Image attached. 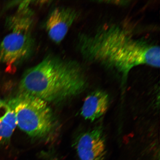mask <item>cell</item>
Returning a JSON list of instances; mask_svg holds the SVG:
<instances>
[{
	"instance_id": "obj_9",
	"label": "cell",
	"mask_w": 160,
	"mask_h": 160,
	"mask_svg": "<svg viewBox=\"0 0 160 160\" xmlns=\"http://www.w3.org/2000/svg\"><path fill=\"white\" fill-rule=\"evenodd\" d=\"M100 2H104L105 3L118 4L119 5H125L127 4L129 1H100Z\"/></svg>"
},
{
	"instance_id": "obj_10",
	"label": "cell",
	"mask_w": 160,
	"mask_h": 160,
	"mask_svg": "<svg viewBox=\"0 0 160 160\" xmlns=\"http://www.w3.org/2000/svg\"><path fill=\"white\" fill-rule=\"evenodd\" d=\"M47 160H59L57 158L55 157H50Z\"/></svg>"
},
{
	"instance_id": "obj_6",
	"label": "cell",
	"mask_w": 160,
	"mask_h": 160,
	"mask_svg": "<svg viewBox=\"0 0 160 160\" xmlns=\"http://www.w3.org/2000/svg\"><path fill=\"white\" fill-rule=\"evenodd\" d=\"M79 160H104L107 152L102 130L97 128L82 134L75 145Z\"/></svg>"
},
{
	"instance_id": "obj_2",
	"label": "cell",
	"mask_w": 160,
	"mask_h": 160,
	"mask_svg": "<svg viewBox=\"0 0 160 160\" xmlns=\"http://www.w3.org/2000/svg\"><path fill=\"white\" fill-rule=\"evenodd\" d=\"M83 68L73 60L50 55L25 71L19 83L21 92L47 102H57L78 95L87 86Z\"/></svg>"
},
{
	"instance_id": "obj_5",
	"label": "cell",
	"mask_w": 160,
	"mask_h": 160,
	"mask_svg": "<svg viewBox=\"0 0 160 160\" xmlns=\"http://www.w3.org/2000/svg\"><path fill=\"white\" fill-rule=\"evenodd\" d=\"M78 15L77 11L69 7H58L52 10L45 24L50 39L56 43L61 42Z\"/></svg>"
},
{
	"instance_id": "obj_4",
	"label": "cell",
	"mask_w": 160,
	"mask_h": 160,
	"mask_svg": "<svg viewBox=\"0 0 160 160\" xmlns=\"http://www.w3.org/2000/svg\"><path fill=\"white\" fill-rule=\"evenodd\" d=\"M10 102L15 112L17 126L28 135L41 138L51 132L53 117L47 102L22 92Z\"/></svg>"
},
{
	"instance_id": "obj_8",
	"label": "cell",
	"mask_w": 160,
	"mask_h": 160,
	"mask_svg": "<svg viewBox=\"0 0 160 160\" xmlns=\"http://www.w3.org/2000/svg\"><path fill=\"white\" fill-rule=\"evenodd\" d=\"M17 126L15 112L10 101H0V144L9 141Z\"/></svg>"
},
{
	"instance_id": "obj_1",
	"label": "cell",
	"mask_w": 160,
	"mask_h": 160,
	"mask_svg": "<svg viewBox=\"0 0 160 160\" xmlns=\"http://www.w3.org/2000/svg\"><path fill=\"white\" fill-rule=\"evenodd\" d=\"M78 47L86 61L117 72L124 82L138 66L160 67L159 46L136 38L117 25H103L92 34H81Z\"/></svg>"
},
{
	"instance_id": "obj_3",
	"label": "cell",
	"mask_w": 160,
	"mask_h": 160,
	"mask_svg": "<svg viewBox=\"0 0 160 160\" xmlns=\"http://www.w3.org/2000/svg\"><path fill=\"white\" fill-rule=\"evenodd\" d=\"M33 15L31 9H20L7 19L6 26L11 32L0 44V63L9 68L21 64L33 53Z\"/></svg>"
},
{
	"instance_id": "obj_7",
	"label": "cell",
	"mask_w": 160,
	"mask_h": 160,
	"mask_svg": "<svg viewBox=\"0 0 160 160\" xmlns=\"http://www.w3.org/2000/svg\"><path fill=\"white\" fill-rule=\"evenodd\" d=\"M109 105V95L102 90L92 92L85 98L81 110L85 119L93 121L107 112Z\"/></svg>"
}]
</instances>
